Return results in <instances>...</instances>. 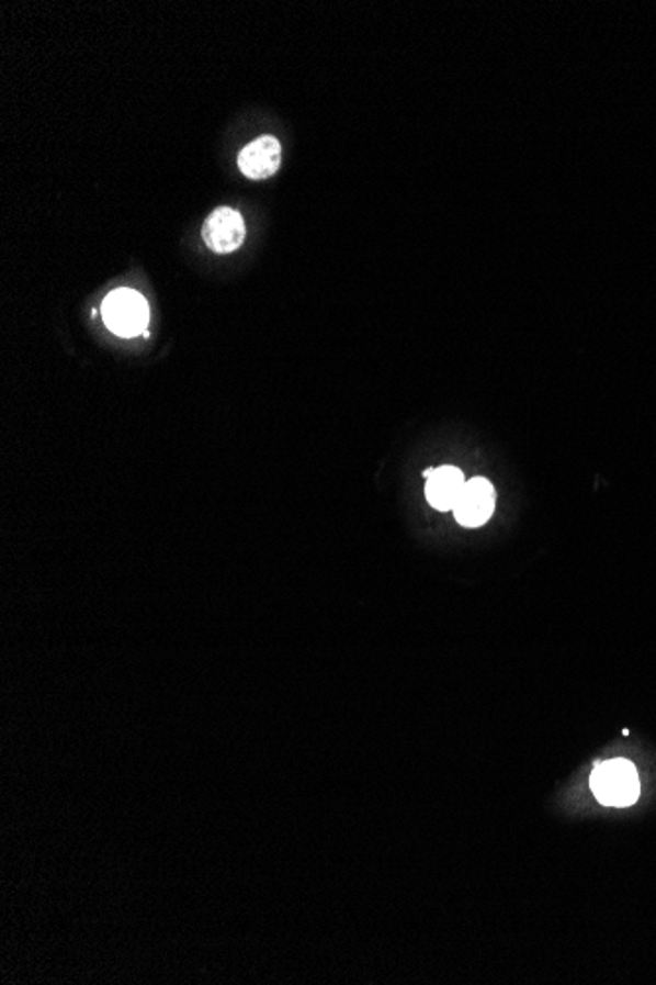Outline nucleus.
<instances>
[{
  "label": "nucleus",
  "instance_id": "obj_6",
  "mask_svg": "<svg viewBox=\"0 0 656 985\" xmlns=\"http://www.w3.org/2000/svg\"><path fill=\"white\" fill-rule=\"evenodd\" d=\"M464 484H466V479H464L462 470L451 467V464H444V467L432 470L431 477L427 479L425 496L434 510L451 512L459 502Z\"/></svg>",
  "mask_w": 656,
  "mask_h": 985
},
{
  "label": "nucleus",
  "instance_id": "obj_2",
  "mask_svg": "<svg viewBox=\"0 0 656 985\" xmlns=\"http://www.w3.org/2000/svg\"><path fill=\"white\" fill-rule=\"evenodd\" d=\"M103 317L106 327L111 328L114 335L131 338L144 333L150 310L138 291L123 288L106 295V300L103 301Z\"/></svg>",
  "mask_w": 656,
  "mask_h": 985
},
{
  "label": "nucleus",
  "instance_id": "obj_1",
  "mask_svg": "<svg viewBox=\"0 0 656 985\" xmlns=\"http://www.w3.org/2000/svg\"><path fill=\"white\" fill-rule=\"evenodd\" d=\"M591 791L606 807H629L641 793L638 773L627 760L601 761L591 773Z\"/></svg>",
  "mask_w": 656,
  "mask_h": 985
},
{
  "label": "nucleus",
  "instance_id": "obj_5",
  "mask_svg": "<svg viewBox=\"0 0 656 985\" xmlns=\"http://www.w3.org/2000/svg\"><path fill=\"white\" fill-rule=\"evenodd\" d=\"M282 166V144L273 136H260L242 148L238 168L246 178L260 181L272 178Z\"/></svg>",
  "mask_w": 656,
  "mask_h": 985
},
{
  "label": "nucleus",
  "instance_id": "obj_3",
  "mask_svg": "<svg viewBox=\"0 0 656 985\" xmlns=\"http://www.w3.org/2000/svg\"><path fill=\"white\" fill-rule=\"evenodd\" d=\"M201 235L213 253H235L245 243V219L233 206H218L206 216Z\"/></svg>",
  "mask_w": 656,
  "mask_h": 985
},
{
  "label": "nucleus",
  "instance_id": "obj_4",
  "mask_svg": "<svg viewBox=\"0 0 656 985\" xmlns=\"http://www.w3.org/2000/svg\"><path fill=\"white\" fill-rule=\"evenodd\" d=\"M496 510V490L488 479L466 480L459 502L454 506V517L460 526L479 527L488 522Z\"/></svg>",
  "mask_w": 656,
  "mask_h": 985
}]
</instances>
